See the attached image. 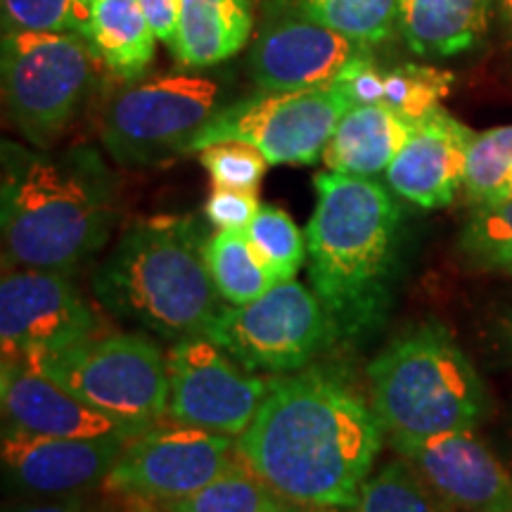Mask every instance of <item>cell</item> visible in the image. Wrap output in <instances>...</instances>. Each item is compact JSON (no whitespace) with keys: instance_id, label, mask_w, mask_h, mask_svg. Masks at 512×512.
I'll return each instance as SVG.
<instances>
[{"instance_id":"9c48e42d","label":"cell","mask_w":512,"mask_h":512,"mask_svg":"<svg viewBox=\"0 0 512 512\" xmlns=\"http://www.w3.org/2000/svg\"><path fill=\"white\" fill-rule=\"evenodd\" d=\"M351 107L356 102L342 83L309 91H259L223 107L197 133L190 152L238 140L256 147L268 164H316Z\"/></svg>"},{"instance_id":"2e32d148","label":"cell","mask_w":512,"mask_h":512,"mask_svg":"<svg viewBox=\"0 0 512 512\" xmlns=\"http://www.w3.org/2000/svg\"><path fill=\"white\" fill-rule=\"evenodd\" d=\"M128 439L133 437H43L3 425L0 453L5 475L19 489L38 496H72L105 484Z\"/></svg>"},{"instance_id":"7c38bea8","label":"cell","mask_w":512,"mask_h":512,"mask_svg":"<svg viewBox=\"0 0 512 512\" xmlns=\"http://www.w3.org/2000/svg\"><path fill=\"white\" fill-rule=\"evenodd\" d=\"M169 418L181 425L240 437L252 425L271 382L240 366L209 337L174 342L166 354Z\"/></svg>"},{"instance_id":"d6a6232c","label":"cell","mask_w":512,"mask_h":512,"mask_svg":"<svg viewBox=\"0 0 512 512\" xmlns=\"http://www.w3.org/2000/svg\"><path fill=\"white\" fill-rule=\"evenodd\" d=\"M259 207V197L252 190L211 188V195L204 202V216L216 230L245 233Z\"/></svg>"},{"instance_id":"f1b7e54d","label":"cell","mask_w":512,"mask_h":512,"mask_svg":"<svg viewBox=\"0 0 512 512\" xmlns=\"http://www.w3.org/2000/svg\"><path fill=\"white\" fill-rule=\"evenodd\" d=\"M453 74L430 64H399L384 72L382 105L401 114L403 119L418 121L439 110L441 100L451 93Z\"/></svg>"},{"instance_id":"52a82bcc","label":"cell","mask_w":512,"mask_h":512,"mask_svg":"<svg viewBox=\"0 0 512 512\" xmlns=\"http://www.w3.org/2000/svg\"><path fill=\"white\" fill-rule=\"evenodd\" d=\"M228 83L192 69L128 81L107 100L100 140L121 166H157L190 155L197 133L230 105Z\"/></svg>"},{"instance_id":"4fadbf2b","label":"cell","mask_w":512,"mask_h":512,"mask_svg":"<svg viewBox=\"0 0 512 512\" xmlns=\"http://www.w3.org/2000/svg\"><path fill=\"white\" fill-rule=\"evenodd\" d=\"M95 335H100L98 313L74 285L72 275L41 268H3V361L31 363Z\"/></svg>"},{"instance_id":"7402d4cb","label":"cell","mask_w":512,"mask_h":512,"mask_svg":"<svg viewBox=\"0 0 512 512\" xmlns=\"http://www.w3.org/2000/svg\"><path fill=\"white\" fill-rule=\"evenodd\" d=\"M83 38L124 83L138 81L155 60L157 36L138 0H86Z\"/></svg>"},{"instance_id":"e0dca14e","label":"cell","mask_w":512,"mask_h":512,"mask_svg":"<svg viewBox=\"0 0 512 512\" xmlns=\"http://www.w3.org/2000/svg\"><path fill=\"white\" fill-rule=\"evenodd\" d=\"M472 136L475 131L444 107L413 121L411 136L384 174L389 190L420 209L448 207L463 190Z\"/></svg>"},{"instance_id":"74e56055","label":"cell","mask_w":512,"mask_h":512,"mask_svg":"<svg viewBox=\"0 0 512 512\" xmlns=\"http://www.w3.org/2000/svg\"><path fill=\"white\" fill-rule=\"evenodd\" d=\"M494 3L498 24H501L503 34L508 36V41L512 43V0H494Z\"/></svg>"},{"instance_id":"60d3db41","label":"cell","mask_w":512,"mask_h":512,"mask_svg":"<svg viewBox=\"0 0 512 512\" xmlns=\"http://www.w3.org/2000/svg\"><path fill=\"white\" fill-rule=\"evenodd\" d=\"M508 197H512V171H510L508 185H505V195H503V200H508Z\"/></svg>"},{"instance_id":"83f0119b","label":"cell","mask_w":512,"mask_h":512,"mask_svg":"<svg viewBox=\"0 0 512 512\" xmlns=\"http://www.w3.org/2000/svg\"><path fill=\"white\" fill-rule=\"evenodd\" d=\"M512 171V124L475 133L467 147L463 192L472 207L503 200Z\"/></svg>"},{"instance_id":"f35d334b","label":"cell","mask_w":512,"mask_h":512,"mask_svg":"<svg viewBox=\"0 0 512 512\" xmlns=\"http://www.w3.org/2000/svg\"><path fill=\"white\" fill-rule=\"evenodd\" d=\"M131 503H133V512H169V510L159 508V505H152L145 501H131Z\"/></svg>"},{"instance_id":"8d00e7d4","label":"cell","mask_w":512,"mask_h":512,"mask_svg":"<svg viewBox=\"0 0 512 512\" xmlns=\"http://www.w3.org/2000/svg\"><path fill=\"white\" fill-rule=\"evenodd\" d=\"M494 337H496L498 349H501L505 358L512 363V306H508V309L496 318Z\"/></svg>"},{"instance_id":"484cf974","label":"cell","mask_w":512,"mask_h":512,"mask_svg":"<svg viewBox=\"0 0 512 512\" xmlns=\"http://www.w3.org/2000/svg\"><path fill=\"white\" fill-rule=\"evenodd\" d=\"M347 512H451V508L401 458L368 477Z\"/></svg>"},{"instance_id":"30bf717a","label":"cell","mask_w":512,"mask_h":512,"mask_svg":"<svg viewBox=\"0 0 512 512\" xmlns=\"http://www.w3.org/2000/svg\"><path fill=\"white\" fill-rule=\"evenodd\" d=\"M252 373L304 370L335 342L332 323L309 287L285 280L254 302L223 309L207 335Z\"/></svg>"},{"instance_id":"ab89813d","label":"cell","mask_w":512,"mask_h":512,"mask_svg":"<svg viewBox=\"0 0 512 512\" xmlns=\"http://www.w3.org/2000/svg\"><path fill=\"white\" fill-rule=\"evenodd\" d=\"M290 512H335V508H316V505H297V510Z\"/></svg>"},{"instance_id":"e575fe53","label":"cell","mask_w":512,"mask_h":512,"mask_svg":"<svg viewBox=\"0 0 512 512\" xmlns=\"http://www.w3.org/2000/svg\"><path fill=\"white\" fill-rule=\"evenodd\" d=\"M147 22L155 31L157 41L174 48L178 34V17H181V0H138Z\"/></svg>"},{"instance_id":"4316f807","label":"cell","mask_w":512,"mask_h":512,"mask_svg":"<svg viewBox=\"0 0 512 512\" xmlns=\"http://www.w3.org/2000/svg\"><path fill=\"white\" fill-rule=\"evenodd\" d=\"M458 252L486 273H512V197L472 209L460 230Z\"/></svg>"},{"instance_id":"277c9868","label":"cell","mask_w":512,"mask_h":512,"mask_svg":"<svg viewBox=\"0 0 512 512\" xmlns=\"http://www.w3.org/2000/svg\"><path fill=\"white\" fill-rule=\"evenodd\" d=\"M207 240L192 216L133 223L93 271L95 299L147 335L169 342L204 337L226 309L204 259Z\"/></svg>"},{"instance_id":"8992f818","label":"cell","mask_w":512,"mask_h":512,"mask_svg":"<svg viewBox=\"0 0 512 512\" xmlns=\"http://www.w3.org/2000/svg\"><path fill=\"white\" fill-rule=\"evenodd\" d=\"M100 57L72 31H3L0 81L8 117L38 150H50L91 95Z\"/></svg>"},{"instance_id":"d590c367","label":"cell","mask_w":512,"mask_h":512,"mask_svg":"<svg viewBox=\"0 0 512 512\" xmlns=\"http://www.w3.org/2000/svg\"><path fill=\"white\" fill-rule=\"evenodd\" d=\"M10 512H91V508H88L86 496L72 494V496H55V501H48V503L22 505V508H15Z\"/></svg>"},{"instance_id":"ac0fdd59","label":"cell","mask_w":512,"mask_h":512,"mask_svg":"<svg viewBox=\"0 0 512 512\" xmlns=\"http://www.w3.org/2000/svg\"><path fill=\"white\" fill-rule=\"evenodd\" d=\"M0 401L5 425L29 434L64 439L133 437L110 415L95 411L50 377L17 361H3L0 368Z\"/></svg>"},{"instance_id":"44dd1931","label":"cell","mask_w":512,"mask_h":512,"mask_svg":"<svg viewBox=\"0 0 512 512\" xmlns=\"http://www.w3.org/2000/svg\"><path fill=\"white\" fill-rule=\"evenodd\" d=\"M254 29L249 0H181L176 43L171 48L178 67H216L247 46Z\"/></svg>"},{"instance_id":"836d02e7","label":"cell","mask_w":512,"mask_h":512,"mask_svg":"<svg viewBox=\"0 0 512 512\" xmlns=\"http://www.w3.org/2000/svg\"><path fill=\"white\" fill-rule=\"evenodd\" d=\"M337 83L347 88L356 105H382L384 98V72L366 55L361 60L351 62Z\"/></svg>"},{"instance_id":"d4e9b609","label":"cell","mask_w":512,"mask_h":512,"mask_svg":"<svg viewBox=\"0 0 512 512\" xmlns=\"http://www.w3.org/2000/svg\"><path fill=\"white\" fill-rule=\"evenodd\" d=\"M297 8L366 46H377L399 29L401 0H294Z\"/></svg>"},{"instance_id":"9a60e30c","label":"cell","mask_w":512,"mask_h":512,"mask_svg":"<svg viewBox=\"0 0 512 512\" xmlns=\"http://www.w3.org/2000/svg\"><path fill=\"white\" fill-rule=\"evenodd\" d=\"M392 448L451 510L512 512V472L472 430L392 439Z\"/></svg>"},{"instance_id":"5b68a950","label":"cell","mask_w":512,"mask_h":512,"mask_svg":"<svg viewBox=\"0 0 512 512\" xmlns=\"http://www.w3.org/2000/svg\"><path fill=\"white\" fill-rule=\"evenodd\" d=\"M368 377L389 439L475 430L489 406L482 377L439 320L399 332L373 358Z\"/></svg>"},{"instance_id":"6da1fadb","label":"cell","mask_w":512,"mask_h":512,"mask_svg":"<svg viewBox=\"0 0 512 512\" xmlns=\"http://www.w3.org/2000/svg\"><path fill=\"white\" fill-rule=\"evenodd\" d=\"M382 437L375 408L344 377L304 368L271 382L238 456L294 508H351Z\"/></svg>"},{"instance_id":"ba28073f","label":"cell","mask_w":512,"mask_h":512,"mask_svg":"<svg viewBox=\"0 0 512 512\" xmlns=\"http://www.w3.org/2000/svg\"><path fill=\"white\" fill-rule=\"evenodd\" d=\"M24 366L110 415L133 437L169 415L166 354L138 332L95 335Z\"/></svg>"},{"instance_id":"7a4b0ae2","label":"cell","mask_w":512,"mask_h":512,"mask_svg":"<svg viewBox=\"0 0 512 512\" xmlns=\"http://www.w3.org/2000/svg\"><path fill=\"white\" fill-rule=\"evenodd\" d=\"M3 268L72 275L100 252L121 219L119 183L98 150L60 155L3 140Z\"/></svg>"},{"instance_id":"cb8c5ba5","label":"cell","mask_w":512,"mask_h":512,"mask_svg":"<svg viewBox=\"0 0 512 512\" xmlns=\"http://www.w3.org/2000/svg\"><path fill=\"white\" fill-rule=\"evenodd\" d=\"M159 508L169 512H290L292 505L275 494L238 456L214 482L188 498H178Z\"/></svg>"},{"instance_id":"ffe728a7","label":"cell","mask_w":512,"mask_h":512,"mask_svg":"<svg viewBox=\"0 0 512 512\" xmlns=\"http://www.w3.org/2000/svg\"><path fill=\"white\" fill-rule=\"evenodd\" d=\"M413 121L389 110L387 105H356L339 121L323 164L328 171L347 176L375 178L387 174L399 150L411 136Z\"/></svg>"},{"instance_id":"5bb4252c","label":"cell","mask_w":512,"mask_h":512,"mask_svg":"<svg viewBox=\"0 0 512 512\" xmlns=\"http://www.w3.org/2000/svg\"><path fill=\"white\" fill-rule=\"evenodd\" d=\"M370 48L320 24L294 0H271L249 53V74L259 91L325 88Z\"/></svg>"},{"instance_id":"603a6c76","label":"cell","mask_w":512,"mask_h":512,"mask_svg":"<svg viewBox=\"0 0 512 512\" xmlns=\"http://www.w3.org/2000/svg\"><path fill=\"white\" fill-rule=\"evenodd\" d=\"M204 259L216 290L230 306L254 302L278 285V278L249 242L247 233L216 230L204 247Z\"/></svg>"},{"instance_id":"4dcf8cb0","label":"cell","mask_w":512,"mask_h":512,"mask_svg":"<svg viewBox=\"0 0 512 512\" xmlns=\"http://www.w3.org/2000/svg\"><path fill=\"white\" fill-rule=\"evenodd\" d=\"M3 31H72L86 29V0H0Z\"/></svg>"},{"instance_id":"d6986e66","label":"cell","mask_w":512,"mask_h":512,"mask_svg":"<svg viewBox=\"0 0 512 512\" xmlns=\"http://www.w3.org/2000/svg\"><path fill=\"white\" fill-rule=\"evenodd\" d=\"M494 0H401L396 34L418 57H453L482 43Z\"/></svg>"},{"instance_id":"1f68e13d","label":"cell","mask_w":512,"mask_h":512,"mask_svg":"<svg viewBox=\"0 0 512 512\" xmlns=\"http://www.w3.org/2000/svg\"><path fill=\"white\" fill-rule=\"evenodd\" d=\"M200 164L214 188H235L256 192L268 169V159L259 150L238 140L216 143L197 152Z\"/></svg>"},{"instance_id":"f546056e","label":"cell","mask_w":512,"mask_h":512,"mask_svg":"<svg viewBox=\"0 0 512 512\" xmlns=\"http://www.w3.org/2000/svg\"><path fill=\"white\" fill-rule=\"evenodd\" d=\"M245 233L278 278V283L294 280V275L304 264V256L309 252H306V238L302 230L297 228V223L290 219L285 209L261 204Z\"/></svg>"},{"instance_id":"3957f363","label":"cell","mask_w":512,"mask_h":512,"mask_svg":"<svg viewBox=\"0 0 512 512\" xmlns=\"http://www.w3.org/2000/svg\"><path fill=\"white\" fill-rule=\"evenodd\" d=\"M306 226L309 280L335 339L370 335L387 318L401 264V209L375 178L323 171Z\"/></svg>"},{"instance_id":"8fae6325","label":"cell","mask_w":512,"mask_h":512,"mask_svg":"<svg viewBox=\"0 0 512 512\" xmlns=\"http://www.w3.org/2000/svg\"><path fill=\"white\" fill-rule=\"evenodd\" d=\"M238 460V441L192 425H166L128 439L105 489L128 501L164 505L188 498Z\"/></svg>"}]
</instances>
